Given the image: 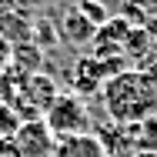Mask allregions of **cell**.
<instances>
[{
  "label": "cell",
  "mask_w": 157,
  "mask_h": 157,
  "mask_svg": "<svg viewBox=\"0 0 157 157\" xmlns=\"http://www.w3.org/2000/svg\"><path fill=\"white\" fill-rule=\"evenodd\" d=\"M100 100L114 124H140L157 114V80L147 70L127 67L104 84Z\"/></svg>",
  "instance_id": "cell-1"
},
{
  "label": "cell",
  "mask_w": 157,
  "mask_h": 157,
  "mask_svg": "<svg viewBox=\"0 0 157 157\" xmlns=\"http://www.w3.org/2000/svg\"><path fill=\"white\" fill-rule=\"evenodd\" d=\"M44 121L50 127V134L60 140V137H70V134H87L90 130V110H87L80 94H57L54 104L47 107Z\"/></svg>",
  "instance_id": "cell-2"
},
{
  "label": "cell",
  "mask_w": 157,
  "mask_h": 157,
  "mask_svg": "<svg viewBox=\"0 0 157 157\" xmlns=\"http://www.w3.org/2000/svg\"><path fill=\"white\" fill-rule=\"evenodd\" d=\"M13 140H17V147H20L24 157H54V151H57V137L50 134V127H47L44 117L20 121Z\"/></svg>",
  "instance_id": "cell-3"
},
{
  "label": "cell",
  "mask_w": 157,
  "mask_h": 157,
  "mask_svg": "<svg viewBox=\"0 0 157 157\" xmlns=\"http://www.w3.org/2000/svg\"><path fill=\"white\" fill-rule=\"evenodd\" d=\"M110 80V70L107 63L94 57V54H80L77 63H74V94L80 97H94L104 90V84Z\"/></svg>",
  "instance_id": "cell-4"
},
{
  "label": "cell",
  "mask_w": 157,
  "mask_h": 157,
  "mask_svg": "<svg viewBox=\"0 0 157 157\" xmlns=\"http://www.w3.org/2000/svg\"><path fill=\"white\" fill-rule=\"evenodd\" d=\"M57 30H60V40H67L70 47H87V44H94V37H97V27L84 17L80 7H70L63 13Z\"/></svg>",
  "instance_id": "cell-5"
},
{
  "label": "cell",
  "mask_w": 157,
  "mask_h": 157,
  "mask_svg": "<svg viewBox=\"0 0 157 157\" xmlns=\"http://www.w3.org/2000/svg\"><path fill=\"white\" fill-rule=\"evenodd\" d=\"M54 157H107L104 144L97 134H70V137H60L57 140V151Z\"/></svg>",
  "instance_id": "cell-6"
},
{
  "label": "cell",
  "mask_w": 157,
  "mask_h": 157,
  "mask_svg": "<svg viewBox=\"0 0 157 157\" xmlns=\"http://www.w3.org/2000/svg\"><path fill=\"white\" fill-rule=\"evenodd\" d=\"M30 33H33V27H30V20H27L24 13L10 10V13H3V17H0V37H3L10 47L27 44V40H30Z\"/></svg>",
  "instance_id": "cell-7"
},
{
  "label": "cell",
  "mask_w": 157,
  "mask_h": 157,
  "mask_svg": "<svg viewBox=\"0 0 157 157\" xmlns=\"http://www.w3.org/2000/svg\"><path fill=\"white\" fill-rule=\"evenodd\" d=\"M40 63H44V50L33 44V40H27V44H17L13 47V57H10V67H17L20 74H40Z\"/></svg>",
  "instance_id": "cell-8"
},
{
  "label": "cell",
  "mask_w": 157,
  "mask_h": 157,
  "mask_svg": "<svg viewBox=\"0 0 157 157\" xmlns=\"http://www.w3.org/2000/svg\"><path fill=\"white\" fill-rule=\"evenodd\" d=\"M17 127H20V114H17L7 100H0V140H3V137H13Z\"/></svg>",
  "instance_id": "cell-9"
},
{
  "label": "cell",
  "mask_w": 157,
  "mask_h": 157,
  "mask_svg": "<svg viewBox=\"0 0 157 157\" xmlns=\"http://www.w3.org/2000/svg\"><path fill=\"white\" fill-rule=\"evenodd\" d=\"M77 7L84 10V17L94 24V27H104L107 20H110V13H107V7L104 3H97V0H77Z\"/></svg>",
  "instance_id": "cell-10"
},
{
  "label": "cell",
  "mask_w": 157,
  "mask_h": 157,
  "mask_svg": "<svg viewBox=\"0 0 157 157\" xmlns=\"http://www.w3.org/2000/svg\"><path fill=\"white\" fill-rule=\"evenodd\" d=\"M30 40L44 50V47H50V44H57V40H60V30H50V20H37V24H33Z\"/></svg>",
  "instance_id": "cell-11"
},
{
  "label": "cell",
  "mask_w": 157,
  "mask_h": 157,
  "mask_svg": "<svg viewBox=\"0 0 157 157\" xmlns=\"http://www.w3.org/2000/svg\"><path fill=\"white\" fill-rule=\"evenodd\" d=\"M10 57H13V47H10V44H7L3 37H0V74H3L7 67H10Z\"/></svg>",
  "instance_id": "cell-12"
},
{
  "label": "cell",
  "mask_w": 157,
  "mask_h": 157,
  "mask_svg": "<svg viewBox=\"0 0 157 157\" xmlns=\"http://www.w3.org/2000/svg\"><path fill=\"white\" fill-rule=\"evenodd\" d=\"M10 10H17V3H13V0H0V17L10 13Z\"/></svg>",
  "instance_id": "cell-13"
},
{
  "label": "cell",
  "mask_w": 157,
  "mask_h": 157,
  "mask_svg": "<svg viewBox=\"0 0 157 157\" xmlns=\"http://www.w3.org/2000/svg\"><path fill=\"white\" fill-rule=\"evenodd\" d=\"M130 157H157V151H134Z\"/></svg>",
  "instance_id": "cell-14"
},
{
  "label": "cell",
  "mask_w": 157,
  "mask_h": 157,
  "mask_svg": "<svg viewBox=\"0 0 157 157\" xmlns=\"http://www.w3.org/2000/svg\"><path fill=\"white\" fill-rule=\"evenodd\" d=\"M151 3H154V7H157V0H151Z\"/></svg>",
  "instance_id": "cell-15"
},
{
  "label": "cell",
  "mask_w": 157,
  "mask_h": 157,
  "mask_svg": "<svg viewBox=\"0 0 157 157\" xmlns=\"http://www.w3.org/2000/svg\"><path fill=\"white\" fill-rule=\"evenodd\" d=\"M0 100H3V97H0Z\"/></svg>",
  "instance_id": "cell-16"
}]
</instances>
